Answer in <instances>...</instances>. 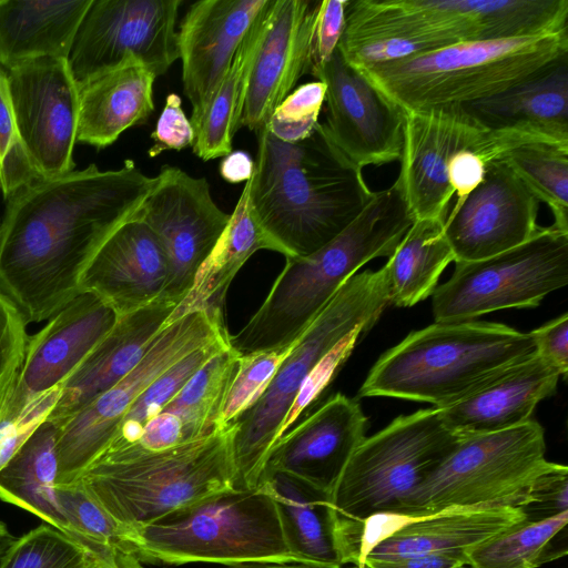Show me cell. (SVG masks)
<instances>
[{
  "instance_id": "1",
  "label": "cell",
  "mask_w": 568,
  "mask_h": 568,
  "mask_svg": "<svg viewBox=\"0 0 568 568\" xmlns=\"http://www.w3.org/2000/svg\"><path fill=\"white\" fill-rule=\"evenodd\" d=\"M155 184L132 160L41 179L6 200L0 291L27 323L51 318L79 294L103 242L138 214Z\"/></svg>"
},
{
  "instance_id": "2",
  "label": "cell",
  "mask_w": 568,
  "mask_h": 568,
  "mask_svg": "<svg viewBox=\"0 0 568 568\" xmlns=\"http://www.w3.org/2000/svg\"><path fill=\"white\" fill-rule=\"evenodd\" d=\"M256 135L250 202L285 257L307 256L326 245L373 197L362 169L335 146L322 123L295 143L266 129Z\"/></svg>"
},
{
  "instance_id": "3",
  "label": "cell",
  "mask_w": 568,
  "mask_h": 568,
  "mask_svg": "<svg viewBox=\"0 0 568 568\" xmlns=\"http://www.w3.org/2000/svg\"><path fill=\"white\" fill-rule=\"evenodd\" d=\"M414 217L399 184L374 192L359 215L307 256H288L266 298L246 325L230 335L240 355L290 347L338 288L377 257H389Z\"/></svg>"
},
{
  "instance_id": "4",
  "label": "cell",
  "mask_w": 568,
  "mask_h": 568,
  "mask_svg": "<svg viewBox=\"0 0 568 568\" xmlns=\"http://www.w3.org/2000/svg\"><path fill=\"white\" fill-rule=\"evenodd\" d=\"M534 355L531 332L490 322H435L385 352L358 395L424 402L440 408Z\"/></svg>"
},
{
  "instance_id": "5",
  "label": "cell",
  "mask_w": 568,
  "mask_h": 568,
  "mask_svg": "<svg viewBox=\"0 0 568 568\" xmlns=\"http://www.w3.org/2000/svg\"><path fill=\"white\" fill-rule=\"evenodd\" d=\"M390 303L386 268L351 276L292 344L258 400L227 428L234 488L255 489L304 381L329 353L354 346Z\"/></svg>"
},
{
  "instance_id": "6",
  "label": "cell",
  "mask_w": 568,
  "mask_h": 568,
  "mask_svg": "<svg viewBox=\"0 0 568 568\" xmlns=\"http://www.w3.org/2000/svg\"><path fill=\"white\" fill-rule=\"evenodd\" d=\"M75 481L126 526L156 521L234 488L229 428L164 450L108 447Z\"/></svg>"
},
{
  "instance_id": "7",
  "label": "cell",
  "mask_w": 568,
  "mask_h": 568,
  "mask_svg": "<svg viewBox=\"0 0 568 568\" xmlns=\"http://www.w3.org/2000/svg\"><path fill=\"white\" fill-rule=\"evenodd\" d=\"M566 53L568 29L534 37L457 42L359 71L406 113L493 97Z\"/></svg>"
},
{
  "instance_id": "8",
  "label": "cell",
  "mask_w": 568,
  "mask_h": 568,
  "mask_svg": "<svg viewBox=\"0 0 568 568\" xmlns=\"http://www.w3.org/2000/svg\"><path fill=\"white\" fill-rule=\"evenodd\" d=\"M133 532V554L141 562L301 564L286 544L275 501L262 486L223 490Z\"/></svg>"
},
{
  "instance_id": "9",
  "label": "cell",
  "mask_w": 568,
  "mask_h": 568,
  "mask_svg": "<svg viewBox=\"0 0 568 568\" xmlns=\"http://www.w3.org/2000/svg\"><path fill=\"white\" fill-rule=\"evenodd\" d=\"M566 29L568 0H349L342 38H423L450 45Z\"/></svg>"
},
{
  "instance_id": "10",
  "label": "cell",
  "mask_w": 568,
  "mask_h": 568,
  "mask_svg": "<svg viewBox=\"0 0 568 568\" xmlns=\"http://www.w3.org/2000/svg\"><path fill=\"white\" fill-rule=\"evenodd\" d=\"M545 454L544 428L532 419L463 437L398 514L417 517L453 508H519L528 489L555 464Z\"/></svg>"
},
{
  "instance_id": "11",
  "label": "cell",
  "mask_w": 568,
  "mask_h": 568,
  "mask_svg": "<svg viewBox=\"0 0 568 568\" xmlns=\"http://www.w3.org/2000/svg\"><path fill=\"white\" fill-rule=\"evenodd\" d=\"M462 438L445 426L436 407L395 418L365 437L351 456L329 495L335 516L362 521L382 511L398 513Z\"/></svg>"
},
{
  "instance_id": "12",
  "label": "cell",
  "mask_w": 568,
  "mask_h": 568,
  "mask_svg": "<svg viewBox=\"0 0 568 568\" xmlns=\"http://www.w3.org/2000/svg\"><path fill=\"white\" fill-rule=\"evenodd\" d=\"M568 284V233L539 227L525 243L494 256L456 262L433 293L436 323L473 321L504 308L536 307Z\"/></svg>"
},
{
  "instance_id": "13",
  "label": "cell",
  "mask_w": 568,
  "mask_h": 568,
  "mask_svg": "<svg viewBox=\"0 0 568 568\" xmlns=\"http://www.w3.org/2000/svg\"><path fill=\"white\" fill-rule=\"evenodd\" d=\"M229 335L223 316L205 311L164 325L126 376L55 424L57 487L74 483L105 449L132 404L155 378L196 348Z\"/></svg>"
},
{
  "instance_id": "14",
  "label": "cell",
  "mask_w": 568,
  "mask_h": 568,
  "mask_svg": "<svg viewBox=\"0 0 568 568\" xmlns=\"http://www.w3.org/2000/svg\"><path fill=\"white\" fill-rule=\"evenodd\" d=\"M181 0H92L68 64L77 83L134 55L155 75L179 59Z\"/></svg>"
},
{
  "instance_id": "15",
  "label": "cell",
  "mask_w": 568,
  "mask_h": 568,
  "mask_svg": "<svg viewBox=\"0 0 568 568\" xmlns=\"http://www.w3.org/2000/svg\"><path fill=\"white\" fill-rule=\"evenodd\" d=\"M138 215L154 233L165 255L168 278L162 298L180 303L231 213L215 203L205 178L164 165Z\"/></svg>"
},
{
  "instance_id": "16",
  "label": "cell",
  "mask_w": 568,
  "mask_h": 568,
  "mask_svg": "<svg viewBox=\"0 0 568 568\" xmlns=\"http://www.w3.org/2000/svg\"><path fill=\"white\" fill-rule=\"evenodd\" d=\"M23 146L44 179L74 171L79 94L68 60L42 57L4 68Z\"/></svg>"
},
{
  "instance_id": "17",
  "label": "cell",
  "mask_w": 568,
  "mask_h": 568,
  "mask_svg": "<svg viewBox=\"0 0 568 568\" xmlns=\"http://www.w3.org/2000/svg\"><path fill=\"white\" fill-rule=\"evenodd\" d=\"M491 134L459 104L405 113L396 181L414 221L445 222L454 195L447 178L449 161L463 150L483 146Z\"/></svg>"
},
{
  "instance_id": "18",
  "label": "cell",
  "mask_w": 568,
  "mask_h": 568,
  "mask_svg": "<svg viewBox=\"0 0 568 568\" xmlns=\"http://www.w3.org/2000/svg\"><path fill=\"white\" fill-rule=\"evenodd\" d=\"M313 77L326 85L325 132L353 164L363 170L400 159L405 113L348 64L338 48Z\"/></svg>"
},
{
  "instance_id": "19",
  "label": "cell",
  "mask_w": 568,
  "mask_h": 568,
  "mask_svg": "<svg viewBox=\"0 0 568 568\" xmlns=\"http://www.w3.org/2000/svg\"><path fill=\"white\" fill-rule=\"evenodd\" d=\"M118 317L112 307L88 292L54 314L29 336L23 363L0 407V419H18L37 398L62 387Z\"/></svg>"
},
{
  "instance_id": "20",
  "label": "cell",
  "mask_w": 568,
  "mask_h": 568,
  "mask_svg": "<svg viewBox=\"0 0 568 568\" xmlns=\"http://www.w3.org/2000/svg\"><path fill=\"white\" fill-rule=\"evenodd\" d=\"M538 199L501 160L490 162L481 183L444 222L456 262L484 260L516 247L539 230Z\"/></svg>"
},
{
  "instance_id": "21",
  "label": "cell",
  "mask_w": 568,
  "mask_h": 568,
  "mask_svg": "<svg viewBox=\"0 0 568 568\" xmlns=\"http://www.w3.org/2000/svg\"><path fill=\"white\" fill-rule=\"evenodd\" d=\"M320 1L270 0L266 24L251 65L239 129H266L276 106L310 73L311 44Z\"/></svg>"
},
{
  "instance_id": "22",
  "label": "cell",
  "mask_w": 568,
  "mask_h": 568,
  "mask_svg": "<svg viewBox=\"0 0 568 568\" xmlns=\"http://www.w3.org/2000/svg\"><path fill=\"white\" fill-rule=\"evenodd\" d=\"M267 0H201L178 29L183 92L193 128L229 70L235 52Z\"/></svg>"
},
{
  "instance_id": "23",
  "label": "cell",
  "mask_w": 568,
  "mask_h": 568,
  "mask_svg": "<svg viewBox=\"0 0 568 568\" xmlns=\"http://www.w3.org/2000/svg\"><path fill=\"white\" fill-rule=\"evenodd\" d=\"M366 428L359 404L336 394L273 445L262 476L284 473L331 495Z\"/></svg>"
},
{
  "instance_id": "24",
  "label": "cell",
  "mask_w": 568,
  "mask_h": 568,
  "mask_svg": "<svg viewBox=\"0 0 568 568\" xmlns=\"http://www.w3.org/2000/svg\"><path fill=\"white\" fill-rule=\"evenodd\" d=\"M166 278L162 246L136 214L95 252L81 275L80 290L97 295L122 316L162 298Z\"/></svg>"
},
{
  "instance_id": "25",
  "label": "cell",
  "mask_w": 568,
  "mask_h": 568,
  "mask_svg": "<svg viewBox=\"0 0 568 568\" xmlns=\"http://www.w3.org/2000/svg\"><path fill=\"white\" fill-rule=\"evenodd\" d=\"M560 376L536 353L438 410L460 437L513 428L531 419L537 404L556 392Z\"/></svg>"
},
{
  "instance_id": "26",
  "label": "cell",
  "mask_w": 568,
  "mask_h": 568,
  "mask_svg": "<svg viewBox=\"0 0 568 568\" xmlns=\"http://www.w3.org/2000/svg\"><path fill=\"white\" fill-rule=\"evenodd\" d=\"M179 303L160 298L119 316L113 327L70 375L47 419L54 424L126 376L141 361L149 343Z\"/></svg>"
},
{
  "instance_id": "27",
  "label": "cell",
  "mask_w": 568,
  "mask_h": 568,
  "mask_svg": "<svg viewBox=\"0 0 568 568\" xmlns=\"http://www.w3.org/2000/svg\"><path fill=\"white\" fill-rule=\"evenodd\" d=\"M459 105L485 129L521 130L568 144V53L493 97Z\"/></svg>"
},
{
  "instance_id": "28",
  "label": "cell",
  "mask_w": 568,
  "mask_h": 568,
  "mask_svg": "<svg viewBox=\"0 0 568 568\" xmlns=\"http://www.w3.org/2000/svg\"><path fill=\"white\" fill-rule=\"evenodd\" d=\"M156 77L134 55L78 83L77 142L103 149L154 110Z\"/></svg>"
},
{
  "instance_id": "29",
  "label": "cell",
  "mask_w": 568,
  "mask_h": 568,
  "mask_svg": "<svg viewBox=\"0 0 568 568\" xmlns=\"http://www.w3.org/2000/svg\"><path fill=\"white\" fill-rule=\"evenodd\" d=\"M524 520L521 509L511 506L453 508L419 516L376 546L366 559L432 552L466 554Z\"/></svg>"
},
{
  "instance_id": "30",
  "label": "cell",
  "mask_w": 568,
  "mask_h": 568,
  "mask_svg": "<svg viewBox=\"0 0 568 568\" xmlns=\"http://www.w3.org/2000/svg\"><path fill=\"white\" fill-rule=\"evenodd\" d=\"M260 250L282 254L278 245L266 234L253 212L247 181L226 227L199 267L190 291L164 325L199 311L223 316L225 294L232 280L245 262Z\"/></svg>"
},
{
  "instance_id": "31",
  "label": "cell",
  "mask_w": 568,
  "mask_h": 568,
  "mask_svg": "<svg viewBox=\"0 0 568 568\" xmlns=\"http://www.w3.org/2000/svg\"><path fill=\"white\" fill-rule=\"evenodd\" d=\"M92 0H1L0 64L42 58L68 59Z\"/></svg>"
},
{
  "instance_id": "32",
  "label": "cell",
  "mask_w": 568,
  "mask_h": 568,
  "mask_svg": "<svg viewBox=\"0 0 568 568\" xmlns=\"http://www.w3.org/2000/svg\"><path fill=\"white\" fill-rule=\"evenodd\" d=\"M258 486L275 501L286 544L301 564L343 567L335 513L327 493L284 473L263 475Z\"/></svg>"
},
{
  "instance_id": "33",
  "label": "cell",
  "mask_w": 568,
  "mask_h": 568,
  "mask_svg": "<svg viewBox=\"0 0 568 568\" xmlns=\"http://www.w3.org/2000/svg\"><path fill=\"white\" fill-rule=\"evenodd\" d=\"M57 432L58 426L45 419L0 469V499L28 510L77 542L58 496Z\"/></svg>"
},
{
  "instance_id": "34",
  "label": "cell",
  "mask_w": 568,
  "mask_h": 568,
  "mask_svg": "<svg viewBox=\"0 0 568 568\" xmlns=\"http://www.w3.org/2000/svg\"><path fill=\"white\" fill-rule=\"evenodd\" d=\"M270 0L237 48L233 61L194 126L193 153L203 161L224 158L239 131L246 81L266 24Z\"/></svg>"
},
{
  "instance_id": "35",
  "label": "cell",
  "mask_w": 568,
  "mask_h": 568,
  "mask_svg": "<svg viewBox=\"0 0 568 568\" xmlns=\"http://www.w3.org/2000/svg\"><path fill=\"white\" fill-rule=\"evenodd\" d=\"M455 256L444 233V222L416 220L384 265L390 303L410 307L433 295L442 272Z\"/></svg>"
},
{
  "instance_id": "36",
  "label": "cell",
  "mask_w": 568,
  "mask_h": 568,
  "mask_svg": "<svg viewBox=\"0 0 568 568\" xmlns=\"http://www.w3.org/2000/svg\"><path fill=\"white\" fill-rule=\"evenodd\" d=\"M568 511L524 520L477 545L465 555L469 568H539L567 554Z\"/></svg>"
},
{
  "instance_id": "37",
  "label": "cell",
  "mask_w": 568,
  "mask_h": 568,
  "mask_svg": "<svg viewBox=\"0 0 568 568\" xmlns=\"http://www.w3.org/2000/svg\"><path fill=\"white\" fill-rule=\"evenodd\" d=\"M240 355L231 345L204 363L161 410L179 422L184 443L213 434Z\"/></svg>"
},
{
  "instance_id": "38",
  "label": "cell",
  "mask_w": 568,
  "mask_h": 568,
  "mask_svg": "<svg viewBox=\"0 0 568 568\" xmlns=\"http://www.w3.org/2000/svg\"><path fill=\"white\" fill-rule=\"evenodd\" d=\"M530 192L549 206L554 226L568 233V144L531 142L518 145L499 159Z\"/></svg>"
},
{
  "instance_id": "39",
  "label": "cell",
  "mask_w": 568,
  "mask_h": 568,
  "mask_svg": "<svg viewBox=\"0 0 568 568\" xmlns=\"http://www.w3.org/2000/svg\"><path fill=\"white\" fill-rule=\"evenodd\" d=\"M57 489L79 545L105 561L113 562L125 555L134 557L132 527L116 520L79 483Z\"/></svg>"
},
{
  "instance_id": "40",
  "label": "cell",
  "mask_w": 568,
  "mask_h": 568,
  "mask_svg": "<svg viewBox=\"0 0 568 568\" xmlns=\"http://www.w3.org/2000/svg\"><path fill=\"white\" fill-rule=\"evenodd\" d=\"M229 346L230 335L196 348L163 372L132 404L105 448L136 444L145 424L166 406L204 363Z\"/></svg>"
},
{
  "instance_id": "41",
  "label": "cell",
  "mask_w": 568,
  "mask_h": 568,
  "mask_svg": "<svg viewBox=\"0 0 568 568\" xmlns=\"http://www.w3.org/2000/svg\"><path fill=\"white\" fill-rule=\"evenodd\" d=\"M95 559L67 535L43 524L18 538L1 568H88Z\"/></svg>"
},
{
  "instance_id": "42",
  "label": "cell",
  "mask_w": 568,
  "mask_h": 568,
  "mask_svg": "<svg viewBox=\"0 0 568 568\" xmlns=\"http://www.w3.org/2000/svg\"><path fill=\"white\" fill-rule=\"evenodd\" d=\"M291 347L255 352L239 357L220 414L219 426L229 427L264 394Z\"/></svg>"
},
{
  "instance_id": "43",
  "label": "cell",
  "mask_w": 568,
  "mask_h": 568,
  "mask_svg": "<svg viewBox=\"0 0 568 568\" xmlns=\"http://www.w3.org/2000/svg\"><path fill=\"white\" fill-rule=\"evenodd\" d=\"M43 179L30 160L13 116L6 70L0 64V183L4 201Z\"/></svg>"
},
{
  "instance_id": "44",
  "label": "cell",
  "mask_w": 568,
  "mask_h": 568,
  "mask_svg": "<svg viewBox=\"0 0 568 568\" xmlns=\"http://www.w3.org/2000/svg\"><path fill=\"white\" fill-rule=\"evenodd\" d=\"M326 85L315 80L294 89L273 111L266 130L281 141L295 143L317 126Z\"/></svg>"
},
{
  "instance_id": "45",
  "label": "cell",
  "mask_w": 568,
  "mask_h": 568,
  "mask_svg": "<svg viewBox=\"0 0 568 568\" xmlns=\"http://www.w3.org/2000/svg\"><path fill=\"white\" fill-rule=\"evenodd\" d=\"M29 336L21 314L0 291V407L23 363Z\"/></svg>"
},
{
  "instance_id": "46",
  "label": "cell",
  "mask_w": 568,
  "mask_h": 568,
  "mask_svg": "<svg viewBox=\"0 0 568 568\" xmlns=\"http://www.w3.org/2000/svg\"><path fill=\"white\" fill-rule=\"evenodd\" d=\"M519 508L526 520H537L568 511V468L555 463L528 489Z\"/></svg>"
},
{
  "instance_id": "47",
  "label": "cell",
  "mask_w": 568,
  "mask_h": 568,
  "mask_svg": "<svg viewBox=\"0 0 568 568\" xmlns=\"http://www.w3.org/2000/svg\"><path fill=\"white\" fill-rule=\"evenodd\" d=\"M349 0L320 1L315 17L310 74H314L333 55L345 29L346 8Z\"/></svg>"
},
{
  "instance_id": "48",
  "label": "cell",
  "mask_w": 568,
  "mask_h": 568,
  "mask_svg": "<svg viewBox=\"0 0 568 568\" xmlns=\"http://www.w3.org/2000/svg\"><path fill=\"white\" fill-rule=\"evenodd\" d=\"M55 388L32 402L18 419H0V469L11 459L36 428L43 423L58 402Z\"/></svg>"
},
{
  "instance_id": "49",
  "label": "cell",
  "mask_w": 568,
  "mask_h": 568,
  "mask_svg": "<svg viewBox=\"0 0 568 568\" xmlns=\"http://www.w3.org/2000/svg\"><path fill=\"white\" fill-rule=\"evenodd\" d=\"M181 97L176 93H170L162 112L156 122V126L151 134L152 146L148 153L155 158L164 151H181L193 144L195 131L182 109Z\"/></svg>"
},
{
  "instance_id": "50",
  "label": "cell",
  "mask_w": 568,
  "mask_h": 568,
  "mask_svg": "<svg viewBox=\"0 0 568 568\" xmlns=\"http://www.w3.org/2000/svg\"><path fill=\"white\" fill-rule=\"evenodd\" d=\"M531 334L537 355L566 377L568 373V314L564 313L531 331Z\"/></svg>"
},
{
  "instance_id": "51",
  "label": "cell",
  "mask_w": 568,
  "mask_h": 568,
  "mask_svg": "<svg viewBox=\"0 0 568 568\" xmlns=\"http://www.w3.org/2000/svg\"><path fill=\"white\" fill-rule=\"evenodd\" d=\"M185 444L182 429L176 418L160 412L143 427L136 446L146 450H164Z\"/></svg>"
},
{
  "instance_id": "52",
  "label": "cell",
  "mask_w": 568,
  "mask_h": 568,
  "mask_svg": "<svg viewBox=\"0 0 568 568\" xmlns=\"http://www.w3.org/2000/svg\"><path fill=\"white\" fill-rule=\"evenodd\" d=\"M467 558L464 552H432L398 558L371 559L363 568H465Z\"/></svg>"
},
{
  "instance_id": "53",
  "label": "cell",
  "mask_w": 568,
  "mask_h": 568,
  "mask_svg": "<svg viewBox=\"0 0 568 568\" xmlns=\"http://www.w3.org/2000/svg\"><path fill=\"white\" fill-rule=\"evenodd\" d=\"M255 169V162L244 151H232L223 158L220 164L222 178L230 183L247 182Z\"/></svg>"
},
{
  "instance_id": "54",
  "label": "cell",
  "mask_w": 568,
  "mask_h": 568,
  "mask_svg": "<svg viewBox=\"0 0 568 568\" xmlns=\"http://www.w3.org/2000/svg\"><path fill=\"white\" fill-rule=\"evenodd\" d=\"M212 568H315L297 562H272V561H251L231 565H216Z\"/></svg>"
},
{
  "instance_id": "55",
  "label": "cell",
  "mask_w": 568,
  "mask_h": 568,
  "mask_svg": "<svg viewBox=\"0 0 568 568\" xmlns=\"http://www.w3.org/2000/svg\"><path fill=\"white\" fill-rule=\"evenodd\" d=\"M88 568H144L142 562L138 560L133 556H122L116 561H105L101 559H95L91 562Z\"/></svg>"
},
{
  "instance_id": "56",
  "label": "cell",
  "mask_w": 568,
  "mask_h": 568,
  "mask_svg": "<svg viewBox=\"0 0 568 568\" xmlns=\"http://www.w3.org/2000/svg\"><path fill=\"white\" fill-rule=\"evenodd\" d=\"M18 538L19 537L13 536L9 531L7 525L0 520V568H1L6 557L8 556V554L14 546V544L17 542Z\"/></svg>"
},
{
  "instance_id": "57",
  "label": "cell",
  "mask_w": 568,
  "mask_h": 568,
  "mask_svg": "<svg viewBox=\"0 0 568 568\" xmlns=\"http://www.w3.org/2000/svg\"><path fill=\"white\" fill-rule=\"evenodd\" d=\"M0 191H1V183H0Z\"/></svg>"
},
{
  "instance_id": "58",
  "label": "cell",
  "mask_w": 568,
  "mask_h": 568,
  "mask_svg": "<svg viewBox=\"0 0 568 568\" xmlns=\"http://www.w3.org/2000/svg\"><path fill=\"white\" fill-rule=\"evenodd\" d=\"M352 568H356V567L353 566Z\"/></svg>"
},
{
  "instance_id": "59",
  "label": "cell",
  "mask_w": 568,
  "mask_h": 568,
  "mask_svg": "<svg viewBox=\"0 0 568 568\" xmlns=\"http://www.w3.org/2000/svg\"><path fill=\"white\" fill-rule=\"evenodd\" d=\"M0 2H1V0H0Z\"/></svg>"
}]
</instances>
